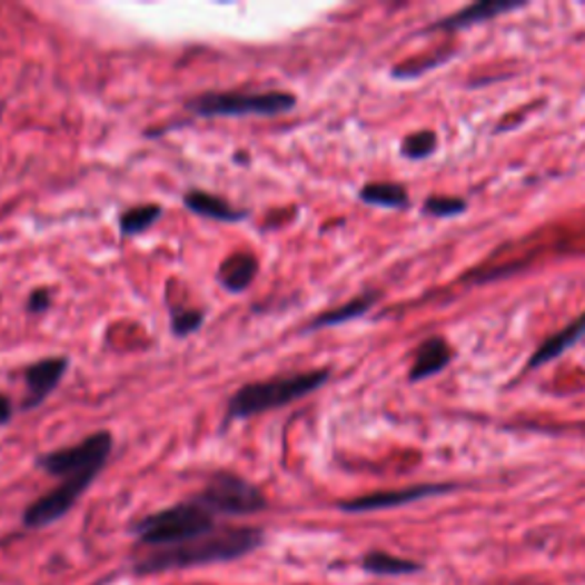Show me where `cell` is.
Listing matches in <instances>:
<instances>
[{
	"label": "cell",
	"mask_w": 585,
	"mask_h": 585,
	"mask_svg": "<svg viewBox=\"0 0 585 585\" xmlns=\"http://www.w3.org/2000/svg\"><path fill=\"white\" fill-rule=\"evenodd\" d=\"M264 542H266V533L261 528H252V526L220 528L204 537L190 539L186 545L156 549L149 556L140 558L133 572L140 576H156L165 572L231 563L255 554L257 549L264 547Z\"/></svg>",
	"instance_id": "1"
},
{
	"label": "cell",
	"mask_w": 585,
	"mask_h": 585,
	"mask_svg": "<svg viewBox=\"0 0 585 585\" xmlns=\"http://www.w3.org/2000/svg\"><path fill=\"white\" fill-rule=\"evenodd\" d=\"M329 375H331L329 368H314L305 373L277 375V378H270V380L242 385L227 403L225 424L252 419V416L257 414L272 412V409L296 403L318 391L329 380Z\"/></svg>",
	"instance_id": "2"
},
{
	"label": "cell",
	"mask_w": 585,
	"mask_h": 585,
	"mask_svg": "<svg viewBox=\"0 0 585 585\" xmlns=\"http://www.w3.org/2000/svg\"><path fill=\"white\" fill-rule=\"evenodd\" d=\"M131 531L140 545L153 549H167V547L186 545V542L204 537L218 528H216V517L206 508H201L195 498H190L184 500V504L162 508L158 513L138 519Z\"/></svg>",
	"instance_id": "3"
},
{
	"label": "cell",
	"mask_w": 585,
	"mask_h": 585,
	"mask_svg": "<svg viewBox=\"0 0 585 585\" xmlns=\"http://www.w3.org/2000/svg\"><path fill=\"white\" fill-rule=\"evenodd\" d=\"M290 92H204L186 101L195 117H275L296 108Z\"/></svg>",
	"instance_id": "4"
},
{
	"label": "cell",
	"mask_w": 585,
	"mask_h": 585,
	"mask_svg": "<svg viewBox=\"0 0 585 585\" xmlns=\"http://www.w3.org/2000/svg\"><path fill=\"white\" fill-rule=\"evenodd\" d=\"M195 500L214 517H249L268 508L266 494L255 483L229 472L211 476Z\"/></svg>",
	"instance_id": "5"
},
{
	"label": "cell",
	"mask_w": 585,
	"mask_h": 585,
	"mask_svg": "<svg viewBox=\"0 0 585 585\" xmlns=\"http://www.w3.org/2000/svg\"><path fill=\"white\" fill-rule=\"evenodd\" d=\"M115 439L108 430H97L73 446H65L37 457V467L51 476L69 478L86 472H103Z\"/></svg>",
	"instance_id": "6"
},
{
	"label": "cell",
	"mask_w": 585,
	"mask_h": 585,
	"mask_svg": "<svg viewBox=\"0 0 585 585\" xmlns=\"http://www.w3.org/2000/svg\"><path fill=\"white\" fill-rule=\"evenodd\" d=\"M99 474L101 472H86V474L62 478L58 487H53L51 492L41 494L39 498L32 500V504L21 515V524L32 531L56 524L78 504V498L90 489V485L97 480Z\"/></svg>",
	"instance_id": "7"
},
{
	"label": "cell",
	"mask_w": 585,
	"mask_h": 585,
	"mask_svg": "<svg viewBox=\"0 0 585 585\" xmlns=\"http://www.w3.org/2000/svg\"><path fill=\"white\" fill-rule=\"evenodd\" d=\"M453 485H414L405 489H391V492H375L366 496H357L350 500H341L339 508L344 513H378V510H389V508H400L407 504H414V500L430 498L450 492Z\"/></svg>",
	"instance_id": "8"
},
{
	"label": "cell",
	"mask_w": 585,
	"mask_h": 585,
	"mask_svg": "<svg viewBox=\"0 0 585 585\" xmlns=\"http://www.w3.org/2000/svg\"><path fill=\"white\" fill-rule=\"evenodd\" d=\"M67 368H69L67 357H47V359H39L34 364H30L26 368L28 396H26L21 409H34L44 403L58 389Z\"/></svg>",
	"instance_id": "9"
},
{
	"label": "cell",
	"mask_w": 585,
	"mask_h": 585,
	"mask_svg": "<svg viewBox=\"0 0 585 585\" xmlns=\"http://www.w3.org/2000/svg\"><path fill=\"white\" fill-rule=\"evenodd\" d=\"M184 206L188 208L190 214L206 218V220L240 222L247 218V211H242V208H234L222 197H218L214 192H206V190H197V188H192L184 195Z\"/></svg>",
	"instance_id": "10"
},
{
	"label": "cell",
	"mask_w": 585,
	"mask_h": 585,
	"mask_svg": "<svg viewBox=\"0 0 585 585\" xmlns=\"http://www.w3.org/2000/svg\"><path fill=\"white\" fill-rule=\"evenodd\" d=\"M524 8V3H513V0H483V3L469 6L463 12L450 14L442 21H437L433 28H442V30H463V28H472L476 23H483L487 19H496L498 14H506L513 10Z\"/></svg>",
	"instance_id": "11"
},
{
	"label": "cell",
	"mask_w": 585,
	"mask_h": 585,
	"mask_svg": "<svg viewBox=\"0 0 585 585\" xmlns=\"http://www.w3.org/2000/svg\"><path fill=\"white\" fill-rule=\"evenodd\" d=\"M259 275V259L249 252L227 257L218 268V281L229 292H242Z\"/></svg>",
	"instance_id": "12"
},
{
	"label": "cell",
	"mask_w": 585,
	"mask_h": 585,
	"mask_svg": "<svg viewBox=\"0 0 585 585\" xmlns=\"http://www.w3.org/2000/svg\"><path fill=\"white\" fill-rule=\"evenodd\" d=\"M450 357H453V353L444 339L433 337V339L424 341L419 346V350H416V357H414V364L409 370V380L419 383V380L430 378V375H435L448 366Z\"/></svg>",
	"instance_id": "13"
},
{
	"label": "cell",
	"mask_w": 585,
	"mask_h": 585,
	"mask_svg": "<svg viewBox=\"0 0 585 585\" xmlns=\"http://www.w3.org/2000/svg\"><path fill=\"white\" fill-rule=\"evenodd\" d=\"M583 337H585V311L576 320H572L567 327H563L558 334H554V337H549L545 344H542L537 348V353L528 359V368H539L542 364L556 359L558 355H563L567 348H572Z\"/></svg>",
	"instance_id": "14"
},
{
	"label": "cell",
	"mask_w": 585,
	"mask_h": 585,
	"mask_svg": "<svg viewBox=\"0 0 585 585\" xmlns=\"http://www.w3.org/2000/svg\"><path fill=\"white\" fill-rule=\"evenodd\" d=\"M378 300H380V292H375V290L364 292V296L353 298L350 303H346V305H341V307H337V309H329V311L316 316L305 329H307V331H316V329H323V327L344 325V323H348V320L361 318V316H366V314L370 311V307H373L375 303H378Z\"/></svg>",
	"instance_id": "15"
},
{
	"label": "cell",
	"mask_w": 585,
	"mask_h": 585,
	"mask_svg": "<svg viewBox=\"0 0 585 585\" xmlns=\"http://www.w3.org/2000/svg\"><path fill=\"white\" fill-rule=\"evenodd\" d=\"M162 216V206L158 204H140L129 208L119 216V231L123 236H138L151 229Z\"/></svg>",
	"instance_id": "16"
},
{
	"label": "cell",
	"mask_w": 585,
	"mask_h": 585,
	"mask_svg": "<svg viewBox=\"0 0 585 585\" xmlns=\"http://www.w3.org/2000/svg\"><path fill=\"white\" fill-rule=\"evenodd\" d=\"M359 199L368 206L405 208L409 201V195L400 184H368L359 190Z\"/></svg>",
	"instance_id": "17"
},
{
	"label": "cell",
	"mask_w": 585,
	"mask_h": 585,
	"mask_svg": "<svg viewBox=\"0 0 585 585\" xmlns=\"http://www.w3.org/2000/svg\"><path fill=\"white\" fill-rule=\"evenodd\" d=\"M361 567L368 574L375 576H400V574H412V572H419L422 565H416L412 561L391 556V554H383V552H370L364 556Z\"/></svg>",
	"instance_id": "18"
},
{
	"label": "cell",
	"mask_w": 585,
	"mask_h": 585,
	"mask_svg": "<svg viewBox=\"0 0 585 585\" xmlns=\"http://www.w3.org/2000/svg\"><path fill=\"white\" fill-rule=\"evenodd\" d=\"M204 320H206V314L201 309H172L170 331L177 339H186L204 325Z\"/></svg>",
	"instance_id": "19"
},
{
	"label": "cell",
	"mask_w": 585,
	"mask_h": 585,
	"mask_svg": "<svg viewBox=\"0 0 585 585\" xmlns=\"http://www.w3.org/2000/svg\"><path fill=\"white\" fill-rule=\"evenodd\" d=\"M437 149V136L433 131H419V133H412L405 138L403 142V153L412 160H422L428 158L430 153H435Z\"/></svg>",
	"instance_id": "20"
},
{
	"label": "cell",
	"mask_w": 585,
	"mask_h": 585,
	"mask_svg": "<svg viewBox=\"0 0 585 585\" xmlns=\"http://www.w3.org/2000/svg\"><path fill=\"white\" fill-rule=\"evenodd\" d=\"M424 211L435 218H453L467 211V201L457 197H430L424 206Z\"/></svg>",
	"instance_id": "21"
},
{
	"label": "cell",
	"mask_w": 585,
	"mask_h": 585,
	"mask_svg": "<svg viewBox=\"0 0 585 585\" xmlns=\"http://www.w3.org/2000/svg\"><path fill=\"white\" fill-rule=\"evenodd\" d=\"M53 305V292L49 288H34L26 303L28 314H44Z\"/></svg>",
	"instance_id": "22"
},
{
	"label": "cell",
	"mask_w": 585,
	"mask_h": 585,
	"mask_svg": "<svg viewBox=\"0 0 585 585\" xmlns=\"http://www.w3.org/2000/svg\"><path fill=\"white\" fill-rule=\"evenodd\" d=\"M12 419V403L0 394V426H8Z\"/></svg>",
	"instance_id": "23"
}]
</instances>
